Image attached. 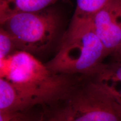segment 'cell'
<instances>
[{
	"label": "cell",
	"instance_id": "6da1fadb",
	"mask_svg": "<svg viewBox=\"0 0 121 121\" xmlns=\"http://www.w3.org/2000/svg\"><path fill=\"white\" fill-rule=\"evenodd\" d=\"M0 112L51 105L78 77L52 72L34 54L22 51L0 62Z\"/></svg>",
	"mask_w": 121,
	"mask_h": 121
},
{
	"label": "cell",
	"instance_id": "7a4b0ae2",
	"mask_svg": "<svg viewBox=\"0 0 121 121\" xmlns=\"http://www.w3.org/2000/svg\"><path fill=\"white\" fill-rule=\"evenodd\" d=\"M44 110L56 121H121V105L90 75L78 76L63 96Z\"/></svg>",
	"mask_w": 121,
	"mask_h": 121
},
{
	"label": "cell",
	"instance_id": "3957f363",
	"mask_svg": "<svg viewBox=\"0 0 121 121\" xmlns=\"http://www.w3.org/2000/svg\"><path fill=\"white\" fill-rule=\"evenodd\" d=\"M108 57L91 21L70 22L53 58L45 63L54 73L90 75Z\"/></svg>",
	"mask_w": 121,
	"mask_h": 121
},
{
	"label": "cell",
	"instance_id": "277c9868",
	"mask_svg": "<svg viewBox=\"0 0 121 121\" xmlns=\"http://www.w3.org/2000/svg\"><path fill=\"white\" fill-rule=\"evenodd\" d=\"M1 28L12 36L18 51L35 54L43 52L55 39L59 17L49 8L15 13L0 21Z\"/></svg>",
	"mask_w": 121,
	"mask_h": 121
},
{
	"label": "cell",
	"instance_id": "5b68a950",
	"mask_svg": "<svg viewBox=\"0 0 121 121\" xmlns=\"http://www.w3.org/2000/svg\"><path fill=\"white\" fill-rule=\"evenodd\" d=\"M91 22L109 56L121 43V0H110Z\"/></svg>",
	"mask_w": 121,
	"mask_h": 121
},
{
	"label": "cell",
	"instance_id": "8992f818",
	"mask_svg": "<svg viewBox=\"0 0 121 121\" xmlns=\"http://www.w3.org/2000/svg\"><path fill=\"white\" fill-rule=\"evenodd\" d=\"M90 76L121 105V62H103Z\"/></svg>",
	"mask_w": 121,
	"mask_h": 121
},
{
	"label": "cell",
	"instance_id": "52a82bcc",
	"mask_svg": "<svg viewBox=\"0 0 121 121\" xmlns=\"http://www.w3.org/2000/svg\"><path fill=\"white\" fill-rule=\"evenodd\" d=\"M58 0H0V21L13 14L41 11Z\"/></svg>",
	"mask_w": 121,
	"mask_h": 121
},
{
	"label": "cell",
	"instance_id": "ba28073f",
	"mask_svg": "<svg viewBox=\"0 0 121 121\" xmlns=\"http://www.w3.org/2000/svg\"><path fill=\"white\" fill-rule=\"evenodd\" d=\"M110 0H76L71 22L91 21L94 15Z\"/></svg>",
	"mask_w": 121,
	"mask_h": 121
},
{
	"label": "cell",
	"instance_id": "9c48e42d",
	"mask_svg": "<svg viewBox=\"0 0 121 121\" xmlns=\"http://www.w3.org/2000/svg\"><path fill=\"white\" fill-rule=\"evenodd\" d=\"M43 107H35L21 110L0 112V121H43Z\"/></svg>",
	"mask_w": 121,
	"mask_h": 121
},
{
	"label": "cell",
	"instance_id": "30bf717a",
	"mask_svg": "<svg viewBox=\"0 0 121 121\" xmlns=\"http://www.w3.org/2000/svg\"><path fill=\"white\" fill-rule=\"evenodd\" d=\"M18 51L14 39L7 31L0 28V61Z\"/></svg>",
	"mask_w": 121,
	"mask_h": 121
},
{
	"label": "cell",
	"instance_id": "8fae6325",
	"mask_svg": "<svg viewBox=\"0 0 121 121\" xmlns=\"http://www.w3.org/2000/svg\"><path fill=\"white\" fill-rule=\"evenodd\" d=\"M109 56L111 57L112 61L121 62V43Z\"/></svg>",
	"mask_w": 121,
	"mask_h": 121
},
{
	"label": "cell",
	"instance_id": "7c38bea8",
	"mask_svg": "<svg viewBox=\"0 0 121 121\" xmlns=\"http://www.w3.org/2000/svg\"><path fill=\"white\" fill-rule=\"evenodd\" d=\"M43 121H56L54 120L53 119L51 118V117H48V116H47L44 113V118H43Z\"/></svg>",
	"mask_w": 121,
	"mask_h": 121
}]
</instances>
